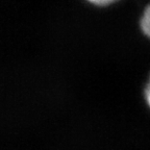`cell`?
<instances>
[{
    "mask_svg": "<svg viewBox=\"0 0 150 150\" xmlns=\"http://www.w3.org/2000/svg\"><path fill=\"white\" fill-rule=\"evenodd\" d=\"M141 29L147 35L148 38H150V4L144 11L142 18H141Z\"/></svg>",
    "mask_w": 150,
    "mask_h": 150,
    "instance_id": "cell-1",
    "label": "cell"
},
{
    "mask_svg": "<svg viewBox=\"0 0 150 150\" xmlns=\"http://www.w3.org/2000/svg\"><path fill=\"white\" fill-rule=\"evenodd\" d=\"M90 3L95 5H98V6H105V5L112 4V3L116 2L117 0H87Z\"/></svg>",
    "mask_w": 150,
    "mask_h": 150,
    "instance_id": "cell-2",
    "label": "cell"
},
{
    "mask_svg": "<svg viewBox=\"0 0 150 150\" xmlns=\"http://www.w3.org/2000/svg\"><path fill=\"white\" fill-rule=\"evenodd\" d=\"M144 96H145L146 103H147L148 106L150 108V78H149V81H148L147 86H146V88H145V91H144Z\"/></svg>",
    "mask_w": 150,
    "mask_h": 150,
    "instance_id": "cell-3",
    "label": "cell"
}]
</instances>
